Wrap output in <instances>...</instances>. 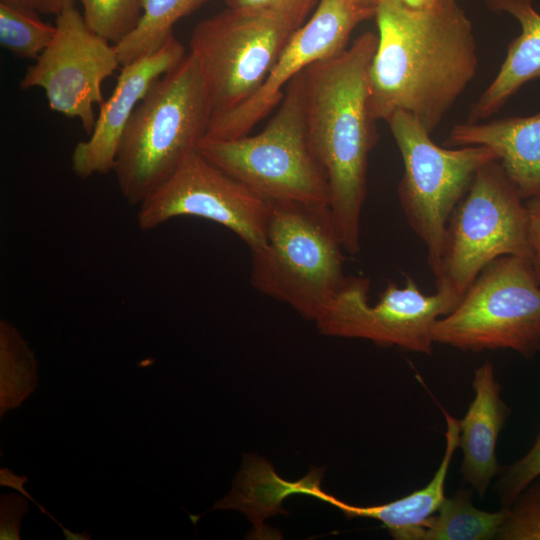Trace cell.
Instances as JSON below:
<instances>
[{
    "label": "cell",
    "mask_w": 540,
    "mask_h": 540,
    "mask_svg": "<svg viewBox=\"0 0 540 540\" xmlns=\"http://www.w3.org/2000/svg\"><path fill=\"white\" fill-rule=\"evenodd\" d=\"M375 15L348 0H319L290 38L258 91L239 106L213 116L204 138L230 140L249 134L281 102L290 81L311 64L347 48L354 28Z\"/></svg>",
    "instance_id": "cell-13"
},
{
    "label": "cell",
    "mask_w": 540,
    "mask_h": 540,
    "mask_svg": "<svg viewBox=\"0 0 540 540\" xmlns=\"http://www.w3.org/2000/svg\"><path fill=\"white\" fill-rule=\"evenodd\" d=\"M386 122L401 153L404 172L398 185L401 208L427 249L436 277L448 219L467 193L478 170L497 160L486 146L441 147L411 114L397 110Z\"/></svg>",
    "instance_id": "cell-7"
},
{
    "label": "cell",
    "mask_w": 540,
    "mask_h": 540,
    "mask_svg": "<svg viewBox=\"0 0 540 540\" xmlns=\"http://www.w3.org/2000/svg\"><path fill=\"white\" fill-rule=\"evenodd\" d=\"M540 477V430L529 450L515 462L502 466L494 489L501 507H510L520 493Z\"/></svg>",
    "instance_id": "cell-25"
},
{
    "label": "cell",
    "mask_w": 540,
    "mask_h": 540,
    "mask_svg": "<svg viewBox=\"0 0 540 540\" xmlns=\"http://www.w3.org/2000/svg\"><path fill=\"white\" fill-rule=\"evenodd\" d=\"M212 117L205 81L190 53L157 79L123 133L113 172L130 205H140L197 150Z\"/></svg>",
    "instance_id": "cell-3"
},
{
    "label": "cell",
    "mask_w": 540,
    "mask_h": 540,
    "mask_svg": "<svg viewBox=\"0 0 540 540\" xmlns=\"http://www.w3.org/2000/svg\"><path fill=\"white\" fill-rule=\"evenodd\" d=\"M186 56L184 45L174 35L156 52L121 66L116 86L100 105L89 139L75 146L72 170L80 178L113 171L123 133L130 118L152 84Z\"/></svg>",
    "instance_id": "cell-14"
},
{
    "label": "cell",
    "mask_w": 540,
    "mask_h": 540,
    "mask_svg": "<svg viewBox=\"0 0 540 540\" xmlns=\"http://www.w3.org/2000/svg\"><path fill=\"white\" fill-rule=\"evenodd\" d=\"M28 481L27 476H17L11 472L8 468L0 469V484L2 486H8L19 491L23 496L30 499L36 506L47 514L54 522H56L62 529L66 539L68 540H90L91 537L87 533H73L69 529L65 528L60 522H58L52 515H50L41 505H39L35 499L24 489L23 484Z\"/></svg>",
    "instance_id": "cell-28"
},
{
    "label": "cell",
    "mask_w": 540,
    "mask_h": 540,
    "mask_svg": "<svg viewBox=\"0 0 540 540\" xmlns=\"http://www.w3.org/2000/svg\"><path fill=\"white\" fill-rule=\"evenodd\" d=\"M433 340L464 352L511 349L534 357L540 351V283L531 260L505 255L490 262L435 323Z\"/></svg>",
    "instance_id": "cell-6"
},
{
    "label": "cell",
    "mask_w": 540,
    "mask_h": 540,
    "mask_svg": "<svg viewBox=\"0 0 540 540\" xmlns=\"http://www.w3.org/2000/svg\"><path fill=\"white\" fill-rule=\"evenodd\" d=\"M319 0H225L233 9L273 11L303 25Z\"/></svg>",
    "instance_id": "cell-26"
},
{
    "label": "cell",
    "mask_w": 540,
    "mask_h": 540,
    "mask_svg": "<svg viewBox=\"0 0 540 540\" xmlns=\"http://www.w3.org/2000/svg\"><path fill=\"white\" fill-rule=\"evenodd\" d=\"M355 7L371 12L375 15L376 8L381 0H348Z\"/></svg>",
    "instance_id": "cell-31"
},
{
    "label": "cell",
    "mask_w": 540,
    "mask_h": 540,
    "mask_svg": "<svg viewBox=\"0 0 540 540\" xmlns=\"http://www.w3.org/2000/svg\"><path fill=\"white\" fill-rule=\"evenodd\" d=\"M269 209L268 200L197 149L139 205L137 223L148 231L176 217H199L232 231L251 251L265 243Z\"/></svg>",
    "instance_id": "cell-11"
},
{
    "label": "cell",
    "mask_w": 540,
    "mask_h": 540,
    "mask_svg": "<svg viewBox=\"0 0 540 540\" xmlns=\"http://www.w3.org/2000/svg\"><path fill=\"white\" fill-rule=\"evenodd\" d=\"M486 146L525 200L540 199V112L456 124L445 147Z\"/></svg>",
    "instance_id": "cell-16"
},
{
    "label": "cell",
    "mask_w": 540,
    "mask_h": 540,
    "mask_svg": "<svg viewBox=\"0 0 540 540\" xmlns=\"http://www.w3.org/2000/svg\"><path fill=\"white\" fill-rule=\"evenodd\" d=\"M497 11L512 15L521 33L509 44L506 58L494 80L471 107L468 122L496 113L529 81L540 80V15L531 0H486Z\"/></svg>",
    "instance_id": "cell-18"
},
{
    "label": "cell",
    "mask_w": 540,
    "mask_h": 540,
    "mask_svg": "<svg viewBox=\"0 0 540 540\" xmlns=\"http://www.w3.org/2000/svg\"><path fill=\"white\" fill-rule=\"evenodd\" d=\"M75 0H0V2L22 6L38 13L58 15L74 6Z\"/></svg>",
    "instance_id": "cell-30"
},
{
    "label": "cell",
    "mask_w": 540,
    "mask_h": 540,
    "mask_svg": "<svg viewBox=\"0 0 540 540\" xmlns=\"http://www.w3.org/2000/svg\"><path fill=\"white\" fill-rule=\"evenodd\" d=\"M376 50L369 68L373 118L411 114L429 133L474 78L478 57L470 20L455 0L412 9L401 0L376 8Z\"/></svg>",
    "instance_id": "cell-1"
},
{
    "label": "cell",
    "mask_w": 540,
    "mask_h": 540,
    "mask_svg": "<svg viewBox=\"0 0 540 540\" xmlns=\"http://www.w3.org/2000/svg\"><path fill=\"white\" fill-rule=\"evenodd\" d=\"M207 0H139L142 15L135 29L115 49L121 66L160 49L172 36L174 25Z\"/></svg>",
    "instance_id": "cell-20"
},
{
    "label": "cell",
    "mask_w": 540,
    "mask_h": 540,
    "mask_svg": "<svg viewBox=\"0 0 540 540\" xmlns=\"http://www.w3.org/2000/svg\"><path fill=\"white\" fill-rule=\"evenodd\" d=\"M87 26L112 44L132 32L142 15L139 0H77Z\"/></svg>",
    "instance_id": "cell-23"
},
{
    "label": "cell",
    "mask_w": 540,
    "mask_h": 540,
    "mask_svg": "<svg viewBox=\"0 0 540 540\" xmlns=\"http://www.w3.org/2000/svg\"><path fill=\"white\" fill-rule=\"evenodd\" d=\"M301 26L277 12L229 7L195 26L189 53L205 81L212 117L258 91Z\"/></svg>",
    "instance_id": "cell-9"
},
{
    "label": "cell",
    "mask_w": 540,
    "mask_h": 540,
    "mask_svg": "<svg viewBox=\"0 0 540 540\" xmlns=\"http://www.w3.org/2000/svg\"><path fill=\"white\" fill-rule=\"evenodd\" d=\"M34 352L18 330L0 322V415L19 406L37 386Z\"/></svg>",
    "instance_id": "cell-21"
},
{
    "label": "cell",
    "mask_w": 540,
    "mask_h": 540,
    "mask_svg": "<svg viewBox=\"0 0 540 540\" xmlns=\"http://www.w3.org/2000/svg\"><path fill=\"white\" fill-rule=\"evenodd\" d=\"M497 540H540V477L508 507Z\"/></svg>",
    "instance_id": "cell-24"
},
{
    "label": "cell",
    "mask_w": 540,
    "mask_h": 540,
    "mask_svg": "<svg viewBox=\"0 0 540 540\" xmlns=\"http://www.w3.org/2000/svg\"><path fill=\"white\" fill-rule=\"evenodd\" d=\"M406 6L412 9H423L431 6L436 0H401Z\"/></svg>",
    "instance_id": "cell-32"
},
{
    "label": "cell",
    "mask_w": 540,
    "mask_h": 540,
    "mask_svg": "<svg viewBox=\"0 0 540 540\" xmlns=\"http://www.w3.org/2000/svg\"><path fill=\"white\" fill-rule=\"evenodd\" d=\"M303 71L287 85L261 132L230 140L203 138L197 149L268 201L329 205L327 177L308 141Z\"/></svg>",
    "instance_id": "cell-5"
},
{
    "label": "cell",
    "mask_w": 540,
    "mask_h": 540,
    "mask_svg": "<svg viewBox=\"0 0 540 540\" xmlns=\"http://www.w3.org/2000/svg\"><path fill=\"white\" fill-rule=\"evenodd\" d=\"M529 241L531 245V264L540 283V199L528 200Z\"/></svg>",
    "instance_id": "cell-29"
},
{
    "label": "cell",
    "mask_w": 540,
    "mask_h": 540,
    "mask_svg": "<svg viewBox=\"0 0 540 540\" xmlns=\"http://www.w3.org/2000/svg\"><path fill=\"white\" fill-rule=\"evenodd\" d=\"M472 388L474 398L459 420L460 473L463 482L484 497L502 467L496 455L497 441L511 410L501 399V386L491 361L474 370Z\"/></svg>",
    "instance_id": "cell-15"
},
{
    "label": "cell",
    "mask_w": 540,
    "mask_h": 540,
    "mask_svg": "<svg viewBox=\"0 0 540 540\" xmlns=\"http://www.w3.org/2000/svg\"><path fill=\"white\" fill-rule=\"evenodd\" d=\"M523 200L498 160L482 166L448 219L436 285L462 297L493 260L505 255L531 260Z\"/></svg>",
    "instance_id": "cell-8"
},
{
    "label": "cell",
    "mask_w": 540,
    "mask_h": 540,
    "mask_svg": "<svg viewBox=\"0 0 540 540\" xmlns=\"http://www.w3.org/2000/svg\"><path fill=\"white\" fill-rule=\"evenodd\" d=\"M23 495L8 494L0 498V539L19 540L22 516L29 509Z\"/></svg>",
    "instance_id": "cell-27"
},
{
    "label": "cell",
    "mask_w": 540,
    "mask_h": 540,
    "mask_svg": "<svg viewBox=\"0 0 540 540\" xmlns=\"http://www.w3.org/2000/svg\"><path fill=\"white\" fill-rule=\"evenodd\" d=\"M266 240L251 250L252 286L316 322L343 287V246L330 207L269 201Z\"/></svg>",
    "instance_id": "cell-4"
},
{
    "label": "cell",
    "mask_w": 540,
    "mask_h": 540,
    "mask_svg": "<svg viewBox=\"0 0 540 540\" xmlns=\"http://www.w3.org/2000/svg\"><path fill=\"white\" fill-rule=\"evenodd\" d=\"M441 411L446 421L445 449L437 470L424 487L394 501L373 506L345 503L320 488L315 491L314 497L335 506L347 518H371L381 522L396 540H415L421 524L437 512L446 498V478L459 444V419L443 408Z\"/></svg>",
    "instance_id": "cell-17"
},
{
    "label": "cell",
    "mask_w": 540,
    "mask_h": 540,
    "mask_svg": "<svg viewBox=\"0 0 540 540\" xmlns=\"http://www.w3.org/2000/svg\"><path fill=\"white\" fill-rule=\"evenodd\" d=\"M56 34L20 81L22 90L42 88L51 110L78 118L90 135L102 84L121 67L115 45L94 33L74 6L56 16Z\"/></svg>",
    "instance_id": "cell-12"
},
{
    "label": "cell",
    "mask_w": 540,
    "mask_h": 540,
    "mask_svg": "<svg viewBox=\"0 0 540 540\" xmlns=\"http://www.w3.org/2000/svg\"><path fill=\"white\" fill-rule=\"evenodd\" d=\"M56 26L38 16V12L0 2V43L19 58L36 59L50 44Z\"/></svg>",
    "instance_id": "cell-22"
},
{
    "label": "cell",
    "mask_w": 540,
    "mask_h": 540,
    "mask_svg": "<svg viewBox=\"0 0 540 540\" xmlns=\"http://www.w3.org/2000/svg\"><path fill=\"white\" fill-rule=\"evenodd\" d=\"M369 288L367 277H347L315 322L320 332L430 355L435 323L449 314L461 299L455 291L442 285H437L434 294H424L409 276L402 287L388 281L374 305L368 300Z\"/></svg>",
    "instance_id": "cell-10"
},
{
    "label": "cell",
    "mask_w": 540,
    "mask_h": 540,
    "mask_svg": "<svg viewBox=\"0 0 540 540\" xmlns=\"http://www.w3.org/2000/svg\"><path fill=\"white\" fill-rule=\"evenodd\" d=\"M473 490L460 488L446 497L420 526L415 540H491L505 521L508 508L485 511L474 506Z\"/></svg>",
    "instance_id": "cell-19"
},
{
    "label": "cell",
    "mask_w": 540,
    "mask_h": 540,
    "mask_svg": "<svg viewBox=\"0 0 540 540\" xmlns=\"http://www.w3.org/2000/svg\"><path fill=\"white\" fill-rule=\"evenodd\" d=\"M378 36L365 32L337 55L303 71L304 112L311 151L327 177L329 207L344 251L360 252L367 168L377 142L369 105V68Z\"/></svg>",
    "instance_id": "cell-2"
}]
</instances>
